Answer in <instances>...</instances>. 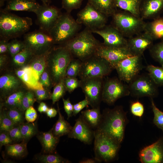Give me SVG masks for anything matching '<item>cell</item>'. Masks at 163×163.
Returning a JSON list of instances; mask_svg holds the SVG:
<instances>
[{
    "mask_svg": "<svg viewBox=\"0 0 163 163\" xmlns=\"http://www.w3.org/2000/svg\"><path fill=\"white\" fill-rule=\"evenodd\" d=\"M128 121L126 113L122 106L106 108L103 112L100 124L95 130L110 136L121 144Z\"/></svg>",
    "mask_w": 163,
    "mask_h": 163,
    "instance_id": "cell-1",
    "label": "cell"
},
{
    "mask_svg": "<svg viewBox=\"0 0 163 163\" xmlns=\"http://www.w3.org/2000/svg\"><path fill=\"white\" fill-rule=\"evenodd\" d=\"M89 29L85 28L61 45L70 52L74 58L82 61L96 55L101 44Z\"/></svg>",
    "mask_w": 163,
    "mask_h": 163,
    "instance_id": "cell-2",
    "label": "cell"
},
{
    "mask_svg": "<svg viewBox=\"0 0 163 163\" xmlns=\"http://www.w3.org/2000/svg\"><path fill=\"white\" fill-rule=\"evenodd\" d=\"M73 58L68 50L61 45L53 47L49 51L46 67L53 86L66 77L67 67Z\"/></svg>",
    "mask_w": 163,
    "mask_h": 163,
    "instance_id": "cell-3",
    "label": "cell"
},
{
    "mask_svg": "<svg viewBox=\"0 0 163 163\" xmlns=\"http://www.w3.org/2000/svg\"><path fill=\"white\" fill-rule=\"evenodd\" d=\"M33 24L28 17H22L0 10V39L9 40L25 34Z\"/></svg>",
    "mask_w": 163,
    "mask_h": 163,
    "instance_id": "cell-4",
    "label": "cell"
},
{
    "mask_svg": "<svg viewBox=\"0 0 163 163\" xmlns=\"http://www.w3.org/2000/svg\"><path fill=\"white\" fill-rule=\"evenodd\" d=\"M81 25L66 12L62 14L49 33L54 44L62 45L78 33Z\"/></svg>",
    "mask_w": 163,
    "mask_h": 163,
    "instance_id": "cell-5",
    "label": "cell"
},
{
    "mask_svg": "<svg viewBox=\"0 0 163 163\" xmlns=\"http://www.w3.org/2000/svg\"><path fill=\"white\" fill-rule=\"evenodd\" d=\"M95 158L99 162H109L116 159L121 144L110 136L94 130Z\"/></svg>",
    "mask_w": 163,
    "mask_h": 163,
    "instance_id": "cell-6",
    "label": "cell"
},
{
    "mask_svg": "<svg viewBox=\"0 0 163 163\" xmlns=\"http://www.w3.org/2000/svg\"><path fill=\"white\" fill-rule=\"evenodd\" d=\"M114 27L129 38L144 31L145 23L141 17L126 11H117L112 15Z\"/></svg>",
    "mask_w": 163,
    "mask_h": 163,
    "instance_id": "cell-7",
    "label": "cell"
},
{
    "mask_svg": "<svg viewBox=\"0 0 163 163\" xmlns=\"http://www.w3.org/2000/svg\"><path fill=\"white\" fill-rule=\"evenodd\" d=\"M113 69L108 61L96 54L82 61L78 76L80 79L104 78L109 75Z\"/></svg>",
    "mask_w": 163,
    "mask_h": 163,
    "instance_id": "cell-8",
    "label": "cell"
},
{
    "mask_svg": "<svg viewBox=\"0 0 163 163\" xmlns=\"http://www.w3.org/2000/svg\"><path fill=\"white\" fill-rule=\"evenodd\" d=\"M23 41L25 48L29 50L34 56L47 53L54 44L50 34L40 29L25 34Z\"/></svg>",
    "mask_w": 163,
    "mask_h": 163,
    "instance_id": "cell-9",
    "label": "cell"
},
{
    "mask_svg": "<svg viewBox=\"0 0 163 163\" xmlns=\"http://www.w3.org/2000/svg\"><path fill=\"white\" fill-rule=\"evenodd\" d=\"M128 86L130 95L133 97L153 98L158 94V87L148 73L139 74L129 83Z\"/></svg>",
    "mask_w": 163,
    "mask_h": 163,
    "instance_id": "cell-10",
    "label": "cell"
},
{
    "mask_svg": "<svg viewBox=\"0 0 163 163\" xmlns=\"http://www.w3.org/2000/svg\"><path fill=\"white\" fill-rule=\"evenodd\" d=\"M119 78H107L104 80L102 101L112 105L118 99L130 95L128 85Z\"/></svg>",
    "mask_w": 163,
    "mask_h": 163,
    "instance_id": "cell-11",
    "label": "cell"
},
{
    "mask_svg": "<svg viewBox=\"0 0 163 163\" xmlns=\"http://www.w3.org/2000/svg\"><path fill=\"white\" fill-rule=\"evenodd\" d=\"M107 17L88 2L78 13L76 21L78 23L84 25L92 31L106 25Z\"/></svg>",
    "mask_w": 163,
    "mask_h": 163,
    "instance_id": "cell-12",
    "label": "cell"
},
{
    "mask_svg": "<svg viewBox=\"0 0 163 163\" xmlns=\"http://www.w3.org/2000/svg\"><path fill=\"white\" fill-rule=\"evenodd\" d=\"M142 56H133L126 58L119 62L114 68L118 78L129 83L138 75L144 68Z\"/></svg>",
    "mask_w": 163,
    "mask_h": 163,
    "instance_id": "cell-13",
    "label": "cell"
},
{
    "mask_svg": "<svg viewBox=\"0 0 163 163\" xmlns=\"http://www.w3.org/2000/svg\"><path fill=\"white\" fill-rule=\"evenodd\" d=\"M80 86L85 98L92 108L100 107L102 101L104 82L103 78L80 79Z\"/></svg>",
    "mask_w": 163,
    "mask_h": 163,
    "instance_id": "cell-14",
    "label": "cell"
},
{
    "mask_svg": "<svg viewBox=\"0 0 163 163\" xmlns=\"http://www.w3.org/2000/svg\"><path fill=\"white\" fill-rule=\"evenodd\" d=\"M35 14L36 23L40 29L49 33L62 13L54 6L43 4Z\"/></svg>",
    "mask_w": 163,
    "mask_h": 163,
    "instance_id": "cell-15",
    "label": "cell"
},
{
    "mask_svg": "<svg viewBox=\"0 0 163 163\" xmlns=\"http://www.w3.org/2000/svg\"><path fill=\"white\" fill-rule=\"evenodd\" d=\"M103 38L104 46L112 47H127V40L114 26L105 25L100 29L91 31Z\"/></svg>",
    "mask_w": 163,
    "mask_h": 163,
    "instance_id": "cell-16",
    "label": "cell"
},
{
    "mask_svg": "<svg viewBox=\"0 0 163 163\" xmlns=\"http://www.w3.org/2000/svg\"><path fill=\"white\" fill-rule=\"evenodd\" d=\"M139 155L142 163H163V136L143 148Z\"/></svg>",
    "mask_w": 163,
    "mask_h": 163,
    "instance_id": "cell-17",
    "label": "cell"
},
{
    "mask_svg": "<svg viewBox=\"0 0 163 163\" xmlns=\"http://www.w3.org/2000/svg\"><path fill=\"white\" fill-rule=\"evenodd\" d=\"M96 54L108 61L114 69L120 61L133 56L127 47H110L104 46L102 43L98 48Z\"/></svg>",
    "mask_w": 163,
    "mask_h": 163,
    "instance_id": "cell-18",
    "label": "cell"
},
{
    "mask_svg": "<svg viewBox=\"0 0 163 163\" xmlns=\"http://www.w3.org/2000/svg\"><path fill=\"white\" fill-rule=\"evenodd\" d=\"M95 131L88 125L81 115L76 120L74 126L68 135L69 138L78 139L86 144H91Z\"/></svg>",
    "mask_w": 163,
    "mask_h": 163,
    "instance_id": "cell-19",
    "label": "cell"
},
{
    "mask_svg": "<svg viewBox=\"0 0 163 163\" xmlns=\"http://www.w3.org/2000/svg\"><path fill=\"white\" fill-rule=\"evenodd\" d=\"M152 37L144 31L127 40V47L133 56H142L144 51L152 45Z\"/></svg>",
    "mask_w": 163,
    "mask_h": 163,
    "instance_id": "cell-20",
    "label": "cell"
},
{
    "mask_svg": "<svg viewBox=\"0 0 163 163\" xmlns=\"http://www.w3.org/2000/svg\"><path fill=\"white\" fill-rule=\"evenodd\" d=\"M17 76L30 90L43 89L39 81L40 77L35 71L29 65L21 67L16 71Z\"/></svg>",
    "mask_w": 163,
    "mask_h": 163,
    "instance_id": "cell-21",
    "label": "cell"
},
{
    "mask_svg": "<svg viewBox=\"0 0 163 163\" xmlns=\"http://www.w3.org/2000/svg\"><path fill=\"white\" fill-rule=\"evenodd\" d=\"M12 74H7L0 77V90L1 97L5 100L10 95L18 91L21 83L20 80Z\"/></svg>",
    "mask_w": 163,
    "mask_h": 163,
    "instance_id": "cell-22",
    "label": "cell"
},
{
    "mask_svg": "<svg viewBox=\"0 0 163 163\" xmlns=\"http://www.w3.org/2000/svg\"><path fill=\"white\" fill-rule=\"evenodd\" d=\"M142 1L140 11V17L143 19L156 18L163 10V0Z\"/></svg>",
    "mask_w": 163,
    "mask_h": 163,
    "instance_id": "cell-23",
    "label": "cell"
},
{
    "mask_svg": "<svg viewBox=\"0 0 163 163\" xmlns=\"http://www.w3.org/2000/svg\"><path fill=\"white\" fill-rule=\"evenodd\" d=\"M36 0H9L5 7L2 9L5 11H27L35 13L40 6Z\"/></svg>",
    "mask_w": 163,
    "mask_h": 163,
    "instance_id": "cell-24",
    "label": "cell"
},
{
    "mask_svg": "<svg viewBox=\"0 0 163 163\" xmlns=\"http://www.w3.org/2000/svg\"><path fill=\"white\" fill-rule=\"evenodd\" d=\"M37 136L42 146L43 153L48 154L55 152L59 138L54 135L51 129L46 132H39Z\"/></svg>",
    "mask_w": 163,
    "mask_h": 163,
    "instance_id": "cell-25",
    "label": "cell"
},
{
    "mask_svg": "<svg viewBox=\"0 0 163 163\" xmlns=\"http://www.w3.org/2000/svg\"><path fill=\"white\" fill-rule=\"evenodd\" d=\"M144 31L149 34L154 40L163 39V17H158L145 23Z\"/></svg>",
    "mask_w": 163,
    "mask_h": 163,
    "instance_id": "cell-26",
    "label": "cell"
},
{
    "mask_svg": "<svg viewBox=\"0 0 163 163\" xmlns=\"http://www.w3.org/2000/svg\"><path fill=\"white\" fill-rule=\"evenodd\" d=\"M81 113L83 119L91 128L94 130L97 129L102 117L100 107L82 111Z\"/></svg>",
    "mask_w": 163,
    "mask_h": 163,
    "instance_id": "cell-27",
    "label": "cell"
},
{
    "mask_svg": "<svg viewBox=\"0 0 163 163\" xmlns=\"http://www.w3.org/2000/svg\"><path fill=\"white\" fill-rule=\"evenodd\" d=\"M118 8L137 17H140V8L141 0H114Z\"/></svg>",
    "mask_w": 163,
    "mask_h": 163,
    "instance_id": "cell-28",
    "label": "cell"
},
{
    "mask_svg": "<svg viewBox=\"0 0 163 163\" xmlns=\"http://www.w3.org/2000/svg\"><path fill=\"white\" fill-rule=\"evenodd\" d=\"M27 143V142L23 141L20 143L6 145L5 152L8 155L13 158H23L28 154Z\"/></svg>",
    "mask_w": 163,
    "mask_h": 163,
    "instance_id": "cell-29",
    "label": "cell"
},
{
    "mask_svg": "<svg viewBox=\"0 0 163 163\" xmlns=\"http://www.w3.org/2000/svg\"><path fill=\"white\" fill-rule=\"evenodd\" d=\"M88 2L107 17L116 11L114 0H88Z\"/></svg>",
    "mask_w": 163,
    "mask_h": 163,
    "instance_id": "cell-30",
    "label": "cell"
},
{
    "mask_svg": "<svg viewBox=\"0 0 163 163\" xmlns=\"http://www.w3.org/2000/svg\"><path fill=\"white\" fill-rule=\"evenodd\" d=\"M58 112L59 114L58 119L51 130L55 136L60 138L64 135H68L72 127L65 120L64 117L61 114L58 107Z\"/></svg>",
    "mask_w": 163,
    "mask_h": 163,
    "instance_id": "cell-31",
    "label": "cell"
},
{
    "mask_svg": "<svg viewBox=\"0 0 163 163\" xmlns=\"http://www.w3.org/2000/svg\"><path fill=\"white\" fill-rule=\"evenodd\" d=\"M49 52L41 55L34 56L28 64L37 73L40 78L46 67Z\"/></svg>",
    "mask_w": 163,
    "mask_h": 163,
    "instance_id": "cell-32",
    "label": "cell"
},
{
    "mask_svg": "<svg viewBox=\"0 0 163 163\" xmlns=\"http://www.w3.org/2000/svg\"><path fill=\"white\" fill-rule=\"evenodd\" d=\"M25 92L17 91L8 96L2 104V107L5 108H18L20 109L22 98Z\"/></svg>",
    "mask_w": 163,
    "mask_h": 163,
    "instance_id": "cell-33",
    "label": "cell"
},
{
    "mask_svg": "<svg viewBox=\"0 0 163 163\" xmlns=\"http://www.w3.org/2000/svg\"><path fill=\"white\" fill-rule=\"evenodd\" d=\"M19 126L23 141L27 142L32 137L37 135L39 132L36 122L24 123Z\"/></svg>",
    "mask_w": 163,
    "mask_h": 163,
    "instance_id": "cell-34",
    "label": "cell"
},
{
    "mask_svg": "<svg viewBox=\"0 0 163 163\" xmlns=\"http://www.w3.org/2000/svg\"><path fill=\"white\" fill-rule=\"evenodd\" d=\"M54 153L48 154H37L35 155V159L40 162L43 163H71V161L69 160Z\"/></svg>",
    "mask_w": 163,
    "mask_h": 163,
    "instance_id": "cell-35",
    "label": "cell"
},
{
    "mask_svg": "<svg viewBox=\"0 0 163 163\" xmlns=\"http://www.w3.org/2000/svg\"><path fill=\"white\" fill-rule=\"evenodd\" d=\"M34 56L29 50L25 48L12 57V62L16 66L21 67L28 64Z\"/></svg>",
    "mask_w": 163,
    "mask_h": 163,
    "instance_id": "cell-36",
    "label": "cell"
},
{
    "mask_svg": "<svg viewBox=\"0 0 163 163\" xmlns=\"http://www.w3.org/2000/svg\"><path fill=\"white\" fill-rule=\"evenodd\" d=\"M146 69L154 82L158 86H163V65L161 67L149 65Z\"/></svg>",
    "mask_w": 163,
    "mask_h": 163,
    "instance_id": "cell-37",
    "label": "cell"
},
{
    "mask_svg": "<svg viewBox=\"0 0 163 163\" xmlns=\"http://www.w3.org/2000/svg\"><path fill=\"white\" fill-rule=\"evenodd\" d=\"M4 109L15 126L20 125L24 123L25 120L24 115V111L18 108Z\"/></svg>",
    "mask_w": 163,
    "mask_h": 163,
    "instance_id": "cell-38",
    "label": "cell"
},
{
    "mask_svg": "<svg viewBox=\"0 0 163 163\" xmlns=\"http://www.w3.org/2000/svg\"><path fill=\"white\" fill-rule=\"evenodd\" d=\"M82 61L80 60L73 58L67 67L66 77H77L80 71Z\"/></svg>",
    "mask_w": 163,
    "mask_h": 163,
    "instance_id": "cell-39",
    "label": "cell"
},
{
    "mask_svg": "<svg viewBox=\"0 0 163 163\" xmlns=\"http://www.w3.org/2000/svg\"><path fill=\"white\" fill-rule=\"evenodd\" d=\"M149 49L152 57L161 66L163 65V41L153 45Z\"/></svg>",
    "mask_w": 163,
    "mask_h": 163,
    "instance_id": "cell-40",
    "label": "cell"
},
{
    "mask_svg": "<svg viewBox=\"0 0 163 163\" xmlns=\"http://www.w3.org/2000/svg\"><path fill=\"white\" fill-rule=\"evenodd\" d=\"M15 125L8 115L4 108L1 109L0 114V131H9Z\"/></svg>",
    "mask_w": 163,
    "mask_h": 163,
    "instance_id": "cell-41",
    "label": "cell"
},
{
    "mask_svg": "<svg viewBox=\"0 0 163 163\" xmlns=\"http://www.w3.org/2000/svg\"><path fill=\"white\" fill-rule=\"evenodd\" d=\"M37 101L34 91L26 92L22 98L20 109L25 111L28 108L32 106Z\"/></svg>",
    "mask_w": 163,
    "mask_h": 163,
    "instance_id": "cell-42",
    "label": "cell"
},
{
    "mask_svg": "<svg viewBox=\"0 0 163 163\" xmlns=\"http://www.w3.org/2000/svg\"><path fill=\"white\" fill-rule=\"evenodd\" d=\"M151 107L154 114L153 122L158 128L163 131V112L156 106L153 98H151Z\"/></svg>",
    "mask_w": 163,
    "mask_h": 163,
    "instance_id": "cell-43",
    "label": "cell"
},
{
    "mask_svg": "<svg viewBox=\"0 0 163 163\" xmlns=\"http://www.w3.org/2000/svg\"><path fill=\"white\" fill-rule=\"evenodd\" d=\"M66 91L63 80L56 85L51 97L53 104H54L58 101L64 95Z\"/></svg>",
    "mask_w": 163,
    "mask_h": 163,
    "instance_id": "cell-44",
    "label": "cell"
},
{
    "mask_svg": "<svg viewBox=\"0 0 163 163\" xmlns=\"http://www.w3.org/2000/svg\"><path fill=\"white\" fill-rule=\"evenodd\" d=\"M25 48L23 41L15 39L9 43L8 53L13 57Z\"/></svg>",
    "mask_w": 163,
    "mask_h": 163,
    "instance_id": "cell-45",
    "label": "cell"
},
{
    "mask_svg": "<svg viewBox=\"0 0 163 163\" xmlns=\"http://www.w3.org/2000/svg\"><path fill=\"white\" fill-rule=\"evenodd\" d=\"M63 82L66 91L71 93L77 88L80 87V81L77 77H65Z\"/></svg>",
    "mask_w": 163,
    "mask_h": 163,
    "instance_id": "cell-46",
    "label": "cell"
},
{
    "mask_svg": "<svg viewBox=\"0 0 163 163\" xmlns=\"http://www.w3.org/2000/svg\"><path fill=\"white\" fill-rule=\"evenodd\" d=\"M83 0H62V8L70 13L73 10L79 8Z\"/></svg>",
    "mask_w": 163,
    "mask_h": 163,
    "instance_id": "cell-47",
    "label": "cell"
},
{
    "mask_svg": "<svg viewBox=\"0 0 163 163\" xmlns=\"http://www.w3.org/2000/svg\"><path fill=\"white\" fill-rule=\"evenodd\" d=\"M130 110L131 113L134 116L140 118L144 112L143 104L139 101L133 102L131 104Z\"/></svg>",
    "mask_w": 163,
    "mask_h": 163,
    "instance_id": "cell-48",
    "label": "cell"
},
{
    "mask_svg": "<svg viewBox=\"0 0 163 163\" xmlns=\"http://www.w3.org/2000/svg\"><path fill=\"white\" fill-rule=\"evenodd\" d=\"M8 132L14 143H18L23 140L21 132L19 125L15 126L10 130Z\"/></svg>",
    "mask_w": 163,
    "mask_h": 163,
    "instance_id": "cell-49",
    "label": "cell"
},
{
    "mask_svg": "<svg viewBox=\"0 0 163 163\" xmlns=\"http://www.w3.org/2000/svg\"><path fill=\"white\" fill-rule=\"evenodd\" d=\"M37 101H41L51 99V94L48 91L43 89H37L34 90Z\"/></svg>",
    "mask_w": 163,
    "mask_h": 163,
    "instance_id": "cell-50",
    "label": "cell"
},
{
    "mask_svg": "<svg viewBox=\"0 0 163 163\" xmlns=\"http://www.w3.org/2000/svg\"><path fill=\"white\" fill-rule=\"evenodd\" d=\"M25 111L24 117L27 122L30 123L34 122L37 118V115L33 106L30 107Z\"/></svg>",
    "mask_w": 163,
    "mask_h": 163,
    "instance_id": "cell-51",
    "label": "cell"
},
{
    "mask_svg": "<svg viewBox=\"0 0 163 163\" xmlns=\"http://www.w3.org/2000/svg\"><path fill=\"white\" fill-rule=\"evenodd\" d=\"M14 144L10 136L8 131H2L0 132V147L3 146Z\"/></svg>",
    "mask_w": 163,
    "mask_h": 163,
    "instance_id": "cell-52",
    "label": "cell"
},
{
    "mask_svg": "<svg viewBox=\"0 0 163 163\" xmlns=\"http://www.w3.org/2000/svg\"><path fill=\"white\" fill-rule=\"evenodd\" d=\"M39 81L43 86L49 88L53 85L47 71L44 70L40 78Z\"/></svg>",
    "mask_w": 163,
    "mask_h": 163,
    "instance_id": "cell-53",
    "label": "cell"
},
{
    "mask_svg": "<svg viewBox=\"0 0 163 163\" xmlns=\"http://www.w3.org/2000/svg\"><path fill=\"white\" fill-rule=\"evenodd\" d=\"M89 105V102L86 98L73 105L72 115L75 116L84 108Z\"/></svg>",
    "mask_w": 163,
    "mask_h": 163,
    "instance_id": "cell-54",
    "label": "cell"
},
{
    "mask_svg": "<svg viewBox=\"0 0 163 163\" xmlns=\"http://www.w3.org/2000/svg\"><path fill=\"white\" fill-rule=\"evenodd\" d=\"M62 100L65 111L67 114L68 119H69L72 115L73 105L71 103L69 98L67 99L62 98Z\"/></svg>",
    "mask_w": 163,
    "mask_h": 163,
    "instance_id": "cell-55",
    "label": "cell"
},
{
    "mask_svg": "<svg viewBox=\"0 0 163 163\" xmlns=\"http://www.w3.org/2000/svg\"><path fill=\"white\" fill-rule=\"evenodd\" d=\"M9 42L8 40L0 39V54H5L8 53V45Z\"/></svg>",
    "mask_w": 163,
    "mask_h": 163,
    "instance_id": "cell-56",
    "label": "cell"
},
{
    "mask_svg": "<svg viewBox=\"0 0 163 163\" xmlns=\"http://www.w3.org/2000/svg\"><path fill=\"white\" fill-rule=\"evenodd\" d=\"M57 113H58V110H57L55 108L50 107L49 108L46 113L48 117L51 118L55 117Z\"/></svg>",
    "mask_w": 163,
    "mask_h": 163,
    "instance_id": "cell-57",
    "label": "cell"
},
{
    "mask_svg": "<svg viewBox=\"0 0 163 163\" xmlns=\"http://www.w3.org/2000/svg\"><path fill=\"white\" fill-rule=\"evenodd\" d=\"M49 107L45 103L42 102L40 104L38 107V110L40 113H46Z\"/></svg>",
    "mask_w": 163,
    "mask_h": 163,
    "instance_id": "cell-58",
    "label": "cell"
},
{
    "mask_svg": "<svg viewBox=\"0 0 163 163\" xmlns=\"http://www.w3.org/2000/svg\"><path fill=\"white\" fill-rule=\"evenodd\" d=\"M8 59L7 55L5 54H1L0 55V67L2 68Z\"/></svg>",
    "mask_w": 163,
    "mask_h": 163,
    "instance_id": "cell-59",
    "label": "cell"
},
{
    "mask_svg": "<svg viewBox=\"0 0 163 163\" xmlns=\"http://www.w3.org/2000/svg\"><path fill=\"white\" fill-rule=\"evenodd\" d=\"M99 162L95 158H86L80 161V163H95Z\"/></svg>",
    "mask_w": 163,
    "mask_h": 163,
    "instance_id": "cell-60",
    "label": "cell"
},
{
    "mask_svg": "<svg viewBox=\"0 0 163 163\" xmlns=\"http://www.w3.org/2000/svg\"><path fill=\"white\" fill-rule=\"evenodd\" d=\"M43 4L49 5L51 2V0H40Z\"/></svg>",
    "mask_w": 163,
    "mask_h": 163,
    "instance_id": "cell-61",
    "label": "cell"
},
{
    "mask_svg": "<svg viewBox=\"0 0 163 163\" xmlns=\"http://www.w3.org/2000/svg\"><path fill=\"white\" fill-rule=\"evenodd\" d=\"M9 0H0V6L2 7L3 6L4 4V3L5 1H8Z\"/></svg>",
    "mask_w": 163,
    "mask_h": 163,
    "instance_id": "cell-62",
    "label": "cell"
},
{
    "mask_svg": "<svg viewBox=\"0 0 163 163\" xmlns=\"http://www.w3.org/2000/svg\"><path fill=\"white\" fill-rule=\"evenodd\" d=\"M141 0L142 1V0Z\"/></svg>",
    "mask_w": 163,
    "mask_h": 163,
    "instance_id": "cell-63",
    "label": "cell"
}]
</instances>
